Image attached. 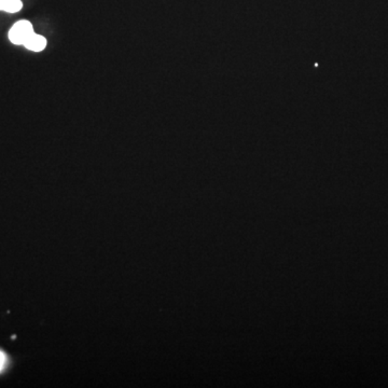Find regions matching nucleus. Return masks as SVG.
I'll return each mask as SVG.
<instances>
[{"label":"nucleus","instance_id":"1","mask_svg":"<svg viewBox=\"0 0 388 388\" xmlns=\"http://www.w3.org/2000/svg\"><path fill=\"white\" fill-rule=\"evenodd\" d=\"M34 26L29 21L21 20L14 23L8 33V38L10 43L16 45H24L27 39L34 34Z\"/></svg>","mask_w":388,"mask_h":388},{"label":"nucleus","instance_id":"2","mask_svg":"<svg viewBox=\"0 0 388 388\" xmlns=\"http://www.w3.org/2000/svg\"><path fill=\"white\" fill-rule=\"evenodd\" d=\"M48 41L45 39V37L41 36V35L34 34L31 35L28 39H27L26 43H24L23 47L25 49L28 50L31 52H43V50L47 48Z\"/></svg>","mask_w":388,"mask_h":388},{"label":"nucleus","instance_id":"3","mask_svg":"<svg viewBox=\"0 0 388 388\" xmlns=\"http://www.w3.org/2000/svg\"><path fill=\"white\" fill-rule=\"evenodd\" d=\"M23 8L22 0H0V11L16 14Z\"/></svg>","mask_w":388,"mask_h":388},{"label":"nucleus","instance_id":"4","mask_svg":"<svg viewBox=\"0 0 388 388\" xmlns=\"http://www.w3.org/2000/svg\"><path fill=\"white\" fill-rule=\"evenodd\" d=\"M6 364V355L3 352H0V371L4 368Z\"/></svg>","mask_w":388,"mask_h":388}]
</instances>
